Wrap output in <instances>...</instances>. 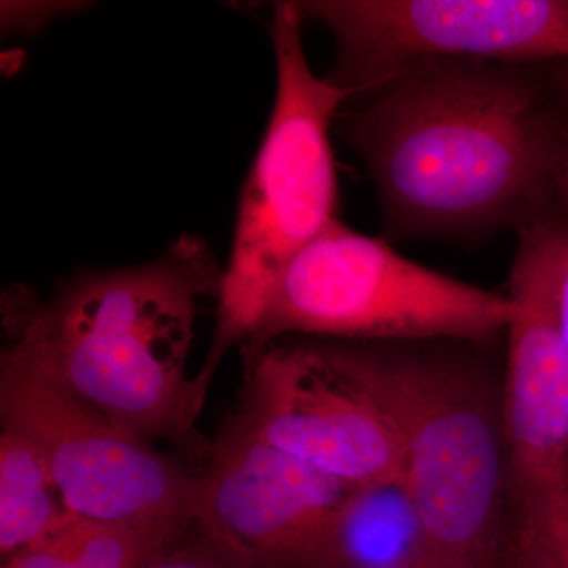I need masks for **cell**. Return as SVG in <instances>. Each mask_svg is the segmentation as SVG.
<instances>
[{
    "label": "cell",
    "mask_w": 568,
    "mask_h": 568,
    "mask_svg": "<svg viewBox=\"0 0 568 568\" xmlns=\"http://www.w3.org/2000/svg\"><path fill=\"white\" fill-rule=\"evenodd\" d=\"M538 63L418 62L343 115L375 183L388 237L477 239L548 216L568 126L544 103Z\"/></svg>",
    "instance_id": "cell-1"
},
{
    "label": "cell",
    "mask_w": 568,
    "mask_h": 568,
    "mask_svg": "<svg viewBox=\"0 0 568 568\" xmlns=\"http://www.w3.org/2000/svg\"><path fill=\"white\" fill-rule=\"evenodd\" d=\"M222 278L203 239L183 234L152 263L74 275L48 301L17 284L2 297V362L144 439L186 440L209 386L186 373L197 302Z\"/></svg>",
    "instance_id": "cell-2"
},
{
    "label": "cell",
    "mask_w": 568,
    "mask_h": 568,
    "mask_svg": "<svg viewBox=\"0 0 568 568\" xmlns=\"http://www.w3.org/2000/svg\"><path fill=\"white\" fill-rule=\"evenodd\" d=\"M343 361L379 406L402 481L444 568H506L504 379L459 339L343 342Z\"/></svg>",
    "instance_id": "cell-3"
},
{
    "label": "cell",
    "mask_w": 568,
    "mask_h": 568,
    "mask_svg": "<svg viewBox=\"0 0 568 568\" xmlns=\"http://www.w3.org/2000/svg\"><path fill=\"white\" fill-rule=\"evenodd\" d=\"M302 24L295 2L275 3L268 26L276 59L275 104L239 205L205 364L212 369L227 347L245 342L284 267L336 220L338 181L328 132L349 95L313 73Z\"/></svg>",
    "instance_id": "cell-4"
},
{
    "label": "cell",
    "mask_w": 568,
    "mask_h": 568,
    "mask_svg": "<svg viewBox=\"0 0 568 568\" xmlns=\"http://www.w3.org/2000/svg\"><path fill=\"white\" fill-rule=\"evenodd\" d=\"M507 295L413 263L381 239L338 219L295 254L246 334L264 345L287 334L343 342L459 339L488 345L506 335Z\"/></svg>",
    "instance_id": "cell-5"
},
{
    "label": "cell",
    "mask_w": 568,
    "mask_h": 568,
    "mask_svg": "<svg viewBox=\"0 0 568 568\" xmlns=\"http://www.w3.org/2000/svg\"><path fill=\"white\" fill-rule=\"evenodd\" d=\"M0 416L43 454L77 517L170 545L193 525L201 476L50 381L0 362Z\"/></svg>",
    "instance_id": "cell-6"
},
{
    "label": "cell",
    "mask_w": 568,
    "mask_h": 568,
    "mask_svg": "<svg viewBox=\"0 0 568 568\" xmlns=\"http://www.w3.org/2000/svg\"><path fill=\"white\" fill-rule=\"evenodd\" d=\"M302 20L334 37L327 80L364 97L418 62L436 59L568 61L567 0H317Z\"/></svg>",
    "instance_id": "cell-7"
},
{
    "label": "cell",
    "mask_w": 568,
    "mask_h": 568,
    "mask_svg": "<svg viewBox=\"0 0 568 568\" xmlns=\"http://www.w3.org/2000/svg\"><path fill=\"white\" fill-rule=\"evenodd\" d=\"M508 282L504 417L508 499L529 521L568 489V347L559 320L564 223L544 216L518 233Z\"/></svg>",
    "instance_id": "cell-8"
},
{
    "label": "cell",
    "mask_w": 568,
    "mask_h": 568,
    "mask_svg": "<svg viewBox=\"0 0 568 568\" xmlns=\"http://www.w3.org/2000/svg\"><path fill=\"white\" fill-rule=\"evenodd\" d=\"M245 387L233 420L354 487L402 480L386 417L347 368L335 339L244 347Z\"/></svg>",
    "instance_id": "cell-9"
},
{
    "label": "cell",
    "mask_w": 568,
    "mask_h": 568,
    "mask_svg": "<svg viewBox=\"0 0 568 568\" xmlns=\"http://www.w3.org/2000/svg\"><path fill=\"white\" fill-rule=\"evenodd\" d=\"M357 488L231 420L201 476L193 525L237 567L297 568Z\"/></svg>",
    "instance_id": "cell-10"
},
{
    "label": "cell",
    "mask_w": 568,
    "mask_h": 568,
    "mask_svg": "<svg viewBox=\"0 0 568 568\" xmlns=\"http://www.w3.org/2000/svg\"><path fill=\"white\" fill-rule=\"evenodd\" d=\"M297 568H444L402 480L355 489Z\"/></svg>",
    "instance_id": "cell-11"
},
{
    "label": "cell",
    "mask_w": 568,
    "mask_h": 568,
    "mask_svg": "<svg viewBox=\"0 0 568 568\" xmlns=\"http://www.w3.org/2000/svg\"><path fill=\"white\" fill-rule=\"evenodd\" d=\"M43 454L3 429L0 437V549L14 556L71 517Z\"/></svg>",
    "instance_id": "cell-12"
},
{
    "label": "cell",
    "mask_w": 568,
    "mask_h": 568,
    "mask_svg": "<svg viewBox=\"0 0 568 568\" xmlns=\"http://www.w3.org/2000/svg\"><path fill=\"white\" fill-rule=\"evenodd\" d=\"M506 568H566L544 530L517 523L511 529Z\"/></svg>",
    "instance_id": "cell-13"
},
{
    "label": "cell",
    "mask_w": 568,
    "mask_h": 568,
    "mask_svg": "<svg viewBox=\"0 0 568 568\" xmlns=\"http://www.w3.org/2000/svg\"><path fill=\"white\" fill-rule=\"evenodd\" d=\"M62 526L41 538L32 547L11 556L10 562L3 568H74L65 538H63Z\"/></svg>",
    "instance_id": "cell-14"
},
{
    "label": "cell",
    "mask_w": 568,
    "mask_h": 568,
    "mask_svg": "<svg viewBox=\"0 0 568 568\" xmlns=\"http://www.w3.org/2000/svg\"><path fill=\"white\" fill-rule=\"evenodd\" d=\"M515 523H525L544 530L560 562L568 568V489L552 499L532 521Z\"/></svg>",
    "instance_id": "cell-15"
},
{
    "label": "cell",
    "mask_w": 568,
    "mask_h": 568,
    "mask_svg": "<svg viewBox=\"0 0 568 568\" xmlns=\"http://www.w3.org/2000/svg\"><path fill=\"white\" fill-rule=\"evenodd\" d=\"M149 568H241L223 552L204 540V547L179 549L175 552H163L153 560Z\"/></svg>",
    "instance_id": "cell-16"
},
{
    "label": "cell",
    "mask_w": 568,
    "mask_h": 568,
    "mask_svg": "<svg viewBox=\"0 0 568 568\" xmlns=\"http://www.w3.org/2000/svg\"><path fill=\"white\" fill-rule=\"evenodd\" d=\"M559 190L564 209H566V219H564V253L559 275V320L568 347V138L566 149H564L562 163H560Z\"/></svg>",
    "instance_id": "cell-17"
},
{
    "label": "cell",
    "mask_w": 568,
    "mask_h": 568,
    "mask_svg": "<svg viewBox=\"0 0 568 568\" xmlns=\"http://www.w3.org/2000/svg\"><path fill=\"white\" fill-rule=\"evenodd\" d=\"M556 82H558L560 91L568 97V61L564 62V65L560 67L558 74H556Z\"/></svg>",
    "instance_id": "cell-18"
},
{
    "label": "cell",
    "mask_w": 568,
    "mask_h": 568,
    "mask_svg": "<svg viewBox=\"0 0 568 568\" xmlns=\"http://www.w3.org/2000/svg\"><path fill=\"white\" fill-rule=\"evenodd\" d=\"M153 560H155V559H153ZM153 560H151V562L142 564V566H140V567H138V568H149V567H151V566H152Z\"/></svg>",
    "instance_id": "cell-19"
}]
</instances>
